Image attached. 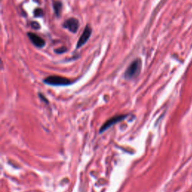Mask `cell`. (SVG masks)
<instances>
[{"label": "cell", "instance_id": "3957f363", "mask_svg": "<svg viewBox=\"0 0 192 192\" xmlns=\"http://www.w3.org/2000/svg\"><path fill=\"white\" fill-rule=\"evenodd\" d=\"M126 117H127V115H120V116L112 117V118L110 119L108 121H107V122L103 125V126L101 128V129H100V133H102L104 131H106L107 129H108L109 128H110L111 126H113V125L116 124L117 122H121V121L125 120Z\"/></svg>", "mask_w": 192, "mask_h": 192}, {"label": "cell", "instance_id": "30bf717a", "mask_svg": "<svg viewBox=\"0 0 192 192\" xmlns=\"http://www.w3.org/2000/svg\"><path fill=\"white\" fill-rule=\"evenodd\" d=\"M66 51V48L65 47H62V48H59V49L56 50L55 52L56 53H59V54H60V53H64V52Z\"/></svg>", "mask_w": 192, "mask_h": 192}, {"label": "cell", "instance_id": "5b68a950", "mask_svg": "<svg viewBox=\"0 0 192 192\" xmlns=\"http://www.w3.org/2000/svg\"><path fill=\"white\" fill-rule=\"evenodd\" d=\"M79 21L75 18H73V17L69 18L68 20H67L63 24V27L68 29L69 31L73 32V33H76L78 29H79Z\"/></svg>", "mask_w": 192, "mask_h": 192}, {"label": "cell", "instance_id": "52a82bcc", "mask_svg": "<svg viewBox=\"0 0 192 192\" xmlns=\"http://www.w3.org/2000/svg\"><path fill=\"white\" fill-rule=\"evenodd\" d=\"M62 8V5L60 2L59 1L53 2V9H54V12L57 17L60 16Z\"/></svg>", "mask_w": 192, "mask_h": 192}, {"label": "cell", "instance_id": "8992f818", "mask_svg": "<svg viewBox=\"0 0 192 192\" xmlns=\"http://www.w3.org/2000/svg\"><path fill=\"white\" fill-rule=\"evenodd\" d=\"M28 37L32 41V43L37 47L42 48L45 46V41L40 36H38V35L32 33V32H29Z\"/></svg>", "mask_w": 192, "mask_h": 192}, {"label": "cell", "instance_id": "9c48e42d", "mask_svg": "<svg viewBox=\"0 0 192 192\" xmlns=\"http://www.w3.org/2000/svg\"><path fill=\"white\" fill-rule=\"evenodd\" d=\"M31 26H32V27L34 29H38L40 28L39 24L37 22H35V21H32V22L31 23Z\"/></svg>", "mask_w": 192, "mask_h": 192}, {"label": "cell", "instance_id": "6da1fadb", "mask_svg": "<svg viewBox=\"0 0 192 192\" xmlns=\"http://www.w3.org/2000/svg\"><path fill=\"white\" fill-rule=\"evenodd\" d=\"M44 82L46 84H48V85L51 86H68L71 85L72 83V80H70L68 78L63 77L60 76H50L47 77V78H45L44 80Z\"/></svg>", "mask_w": 192, "mask_h": 192}, {"label": "cell", "instance_id": "7a4b0ae2", "mask_svg": "<svg viewBox=\"0 0 192 192\" xmlns=\"http://www.w3.org/2000/svg\"><path fill=\"white\" fill-rule=\"evenodd\" d=\"M141 68V62L140 59H136L131 64L125 73V77L126 79H132L134 77L137 76L140 72Z\"/></svg>", "mask_w": 192, "mask_h": 192}, {"label": "cell", "instance_id": "ba28073f", "mask_svg": "<svg viewBox=\"0 0 192 192\" xmlns=\"http://www.w3.org/2000/svg\"><path fill=\"white\" fill-rule=\"evenodd\" d=\"M34 15H35V17H41L42 15H43V11H42L41 8L35 9L34 12Z\"/></svg>", "mask_w": 192, "mask_h": 192}, {"label": "cell", "instance_id": "277c9868", "mask_svg": "<svg viewBox=\"0 0 192 192\" xmlns=\"http://www.w3.org/2000/svg\"><path fill=\"white\" fill-rule=\"evenodd\" d=\"M92 35V28L89 26H86L84 31L83 32V33L80 36V39L78 40L77 44V49H79L82 47L83 45H84L87 42L88 40L89 39L90 36Z\"/></svg>", "mask_w": 192, "mask_h": 192}]
</instances>
